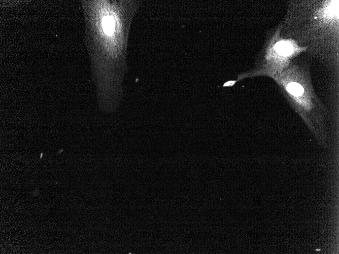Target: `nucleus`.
<instances>
[{
  "instance_id": "nucleus-3",
  "label": "nucleus",
  "mask_w": 339,
  "mask_h": 254,
  "mask_svg": "<svg viewBox=\"0 0 339 254\" xmlns=\"http://www.w3.org/2000/svg\"><path fill=\"white\" fill-rule=\"evenodd\" d=\"M273 79L318 142L326 147L327 110L314 90L308 66L301 62H290Z\"/></svg>"
},
{
  "instance_id": "nucleus-4",
  "label": "nucleus",
  "mask_w": 339,
  "mask_h": 254,
  "mask_svg": "<svg viewBox=\"0 0 339 254\" xmlns=\"http://www.w3.org/2000/svg\"><path fill=\"white\" fill-rule=\"evenodd\" d=\"M282 26L269 34L256 62V67L248 71L240 74L238 81L257 76H267L274 78L282 72L290 63L292 58L306 47L299 46L292 39H283L280 37Z\"/></svg>"
},
{
  "instance_id": "nucleus-5",
  "label": "nucleus",
  "mask_w": 339,
  "mask_h": 254,
  "mask_svg": "<svg viewBox=\"0 0 339 254\" xmlns=\"http://www.w3.org/2000/svg\"><path fill=\"white\" fill-rule=\"evenodd\" d=\"M237 81H238L237 80L236 81L234 80V81H229L226 82L225 83H224V84L222 86L223 87L232 86L236 83V82Z\"/></svg>"
},
{
  "instance_id": "nucleus-2",
  "label": "nucleus",
  "mask_w": 339,
  "mask_h": 254,
  "mask_svg": "<svg viewBox=\"0 0 339 254\" xmlns=\"http://www.w3.org/2000/svg\"><path fill=\"white\" fill-rule=\"evenodd\" d=\"M292 5L285 22L294 41L328 62L337 59L338 1H303Z\"/></svg>"
},
{
  "instance_id": "nucleus-1",
  "label": "nucleus",
  "mask_w": 339,
  "mask_h": 254,
  "mask_svg": "<svg viewBox=\"0 0 339 254\" xmlns=\"http://www.w3.org/2000/svg\"><path fill=\"white\" fill-rule=\"evenodd\" d=\"M87 35L96 67L115 75L120 81L126 68L129 27L139 2L88 1Z\"/></svg>"
}]
</instances>
